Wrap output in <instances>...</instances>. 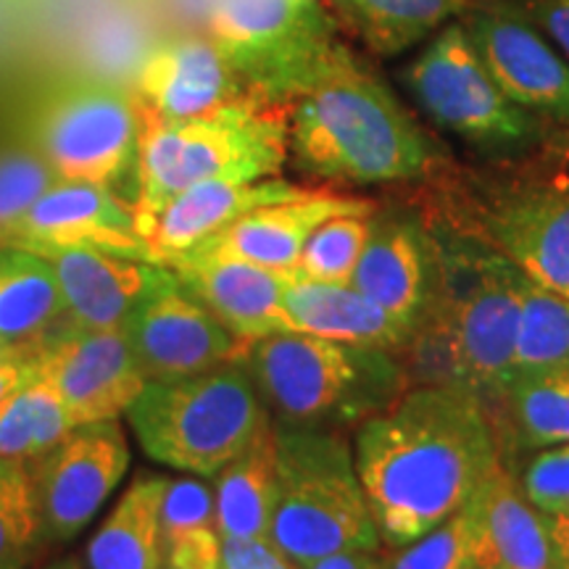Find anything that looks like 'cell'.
Returning <instances> with one entry per match:
<instances>
[{"mask_svg":"<svg viewBox=\"0 0 569 569\" xmlns=\"http://www.w3.org/2000/svg\"><path fill=\"white\" fill-rule=\"evenodd\" d=\"M480 569H498V567H480Z\"/></svg>","mask_w":569,"mask_h":569,"instance_id":"cell-48","label":"cell"},{"mask_svg":"<svg viewBox=\"0 0 569 569\" xmlns=\"http://www.w3.org/2000/svg\"><path fill=\"white\" fill-rule=\"evenodd\" d=\"M277 493L274 422L213 478L217 530L222 538H269Z\"/></svg>","mask_w":569,"mask_h":569,"instance_id":"cell-28","label":"cell"},{"mask_svg":"<svg viewBox=\"0 0 569 569\" xmlns=\"http://www.w3.org/2000/svg\"><path fill=\"white\" fill-rule=\"evenodd\" d=\"M515 472L522 493L540 515H557L569 507V440L536 448Z\"/></svg>","mask_w":569,"mask_h":569,"instance_id":"cell-36","label":"cell"},{"mask_svg":"<svg viewBox=\"0 0 569 569\" xmlns=\"http://www.w3.org/2000/svg\"><path fill=\"white\" fill-rule=\"evenodd\" d=\"M375 209L377 203L367 198L338 196L330 190L311 188L309 193L290 198V201L261 206V209L234 219L232 224L211 234L209 240H203L188 253L206 256V259L246 261V264L290 277L301 259L303 246L309 243L319 224L340 217V213H365Z\"/></svg>","mask_w":569,"mask_h":569,"instance_id":"cell-19","label":"cell"},{"mask_svg":"<svg viewBox=\"0 0 569 569\" xmlns=\"http://www.w3.org/2000/svg\"><path fill=\"white\" fill-rule=\"evenodd\" d=\"M138 119L134 219L198 182L267 180L288 163V106L251 98L180 122Z\"/></svg>","mask_w":569,"mask_h":569,"instance_id":"cell-5","label":"cell"},{"mask_svg":"<svg viewBox=\"0 0 569 569\" xmlns=\"http://www.w3.org/2000/svg\"><path fill=\"white\" fill-rule=\"evenodd\" d=\"M161 569H180V567H172V565H167V561H163Z\"/></svg>","mask_w":569,"mask_h":569,"instance_id":"cell-47","label":"cell"},{"mask_svg":"<svg viewBox=\"0 0 569 569\" xmlns=\"http://www.w3.org/2000/svg\"><path fill=\"white\" fill-rule=\"evenodd\" d=\"M127 343L146 380L198 375L238 361L246 343L190 293L172 272L124 325Z\"/></svg>","mask_w":569,"mask_h":569,"instance_id":"cell-16","label":"cell"},{"mask_svg":"<svg viewBox=\"0 0 569 569\" xmlns=\"http://www.w3.org/2000/svg\"><path fill=\"white\" fill-rule=\"evenodd\" d=\"M209 38L253 98L290 106L346 42L322 0H217Z\"/></svg>","mask_w":569,"mask_h":569,"instance_id":"cell-9","label":"cell"},{"mask_svg":"<svg viewBox=\"0 0 569 569\" xmlns=\"http://www.w3.org/2000/svg\"><path fill=\"white\" fill-rule=\"evenodd\" d=\"M42 546L32 469L0 457V569H30Z\"/></svg>","mask_w":569,"mask_h":569,"instance_id":"cell-32","label":"cell"},{"mask_svg":"<svg viewBox=\"0 0 569 569\" xmlns=\"http://www.w3.org/2000/svg\"><path fill=\"white\" fill-rule=\"evenodd\" d=\"M288 161L327 184H403L443 167L438 142L365 61L343 46L288 106Z\"/></svg>","mask_w":569,"mask_h":569,"instance_id":"cell-2","label":"cell"},{"mask_svg":"<svg viewBox=\"0 0 569 569\" xmlns=\"http://www.w3.org/2000/svg\"><path fill=\"white\" fill-rule=\"evenodd\" d=\"M34 367L77 427L122 419L148 382L122 330H88L67 319L38 346Z\"/></svg>","mask_w":569,"mask_h":569,"instance_id":"cell-15","label":"cell"},{"mask_svg":"<svg viewBox=\"0 0 569 569\" xmlns=\"http://www.w3.org/2000/svg\"><path fill=\"white\" fill-rule=\"evenodd\" d=\"M140 119L130 88L84 74L48 82L27 111V138L61 180L113 188L138 163Z\"/></svg>","mask_w":569,"mask_h":569,"instance_id":"cell-10","label":"cell"},{"mask_svg":"<svg viewBox=\"0 0 569 569\" xmlns=\"http://www.w3.org/2000/svg\"><path fill=\"white\" fill-rule=\"evenodd\" d=\"M163 561L180 569H222V536L217 528L184 532L163 546Z\"/></svg>","mask_w":569,"mask_h":569,"instance_id":"cell-38","label":"cell"},{"mask_svg":"<svg viewBox=\"0 0 569 569\" xmlns=\"http://www.w3.org/2000/svg\"><path fill=\"white\" fill-rule=\"evenodd\" d=\"M130 92L138 113L169 122L203 117L253 98L206 32L163 34L142 59Z\"/></svg>","mask_w":569,"mask_h":569,"instance_id":"cell-17","label":"cell"},{"mask_svg":"<svg viewBox=\"0 0 569 569\" xmlns=\"http://www.w3.org/2000/svg\"><path fill=\"white\" fill-rule=\"evenodd\" d=\"M124 419L148 459L206 480L217 478L272 425L240 361L148 380Z\"/></svg>","mask_w":569,"mask_h":569,"instance_id":"cell-7","label":"cell"},{"mask_svg":"<svg viewBox=\"0 0 569 569\" xmlns=\"http://www.w3.org/2000/svg\"><path fill=\"white\" fill-rule=\"evenodd\" d=\"M443 261L432 317L403 353L411 386H448L490 411L507 388L528 277L503 253L451 219L430 222Z\"/></svg>","mask_w":569,"mask_h":569,"instance_id":"cell-3","label":"cell"},{"mask_svg":"<svg viewBox=\"0 0 569 569\" xmlns=\"http://www.w3.org/2000/svg\"><path fill=\"white\" fill-rule=\"evenodd\" d=\"M351 284L417 336L436 311L443 284V261L430 219L401 206L386 211L377 206Z\"/></svg>","mask_w":569,"mask_h":569,"instance_id":"cell-14","label":"cell"},{"mask_svg":"<svg viewBox=\"0 0 569 569\" xmlns=\"http://www.w3.org/2000/svg\"><path fill=\"white\" fill-rule=\"evenodd\" d=\"M238 361L277 427L346 432L411 388L403 356L303 332L246 343Z\"/></svg>","mask_w":569,"mask_h":569,"instance_id":"cell-4","label":"cell"},{"mask_svg":"<svg viewBox=\"0 0 569 569\" xmlns=\"http://www.w3.org/2000/svg\"><path fill=\"white\" fill-rule=\"evenodd\" d=\"M351 443L388 549H401L469 507L503 461L486 403L448 386H411L356 427Z\"/></svg>","mask_w":569,"mask_h":569,"instance_id":"cell-1","label":"cell"},{"mask_svg":"<svg viewBox=\"0 0 569 569\" xmlns=\"http://www.w3.org/2000/svg\"><path fill=\"white\" fill-rule=\"evenodd\" d=\"M42 569H82V561L74 559V557H67V559H56L51 565H46Z\"/></svg>","mask_w":569,"mask_h":569,"instance_id":"cell-45","label":"cell"},{"mask_svg":"<svg viewBox=\"0 0 569 569\" xmlns=\"http://www.w3.org/2000/svg\"><path fill=\"white\" fill-rule=\"evenodd\" d=\"M553 367H569V298L528 280L522 290V317L511 377Z\"/></svg>","mask_w":569,"mask_h":569,"instance_id":"cell-30","label":"cell"},{"mask_svg":"<svg viewBox=\"0 0 569 569\" xmlns=\"http://www.w3.org/2000/svg\"><path fill=\"white\" fill-rule=\"evenodd\" d=\"M549 528L553 559H569V507L557 515H543Z\"/></svg>","mask_w":569,"mask_h":569,"instance_id":"cell-43","label":"cell"},{"mask_svg":"<svg viewBox=\"0 0 569 569\" xmlns=\"http://www.w3.org/2000/svg\"><path fill=\"white\" fill-rule=\"evenodd\" d=\"M159 525L163 546L169 540L184 536V532L217 528V498L213 486L198 475H184V478H169L163 488Z\"/></svg>","mask_w":569,"mask_h":569,"instance_id":"cell-35","label":"cell"},{"mask_svg":"<svg viewBox=\"0 0 569 569\" xmlns=\"http://www.w3.org/2000/svg\"><path fill=\"white\" fill-rule=\"evenodd\" d=\"M38 377V367L32 361H17V365H3L0 367V401H6L11 393H17L19 388H24L27 382H32Z\"/></svg>","mask_w":569,"mask_h":569,"instance_id":"cell-42","label":"cell"},{"mask_svg":"<svg viewBox=\"0 0 569 569\" xmlns=\"http://www.w3.org/2000/svg\"><path fill=\"white\" fill-rule=\"evenodd\" d=\"M167 475L138 472L88 540L82 569H161L159 507Z\"/></svg>","mask_w":569,"mask_h":569,"instance_id":"cell-25","label":"cell"},{"mask_svg":"<svg viewBox=\"0 0 569 569\" xmlns=\"http://www.w3.org/2000/svg\"><path fill=\"white\" fill-rule=\"evenodd\" d=\"M34 253L46 256L56 269L67 322L88 330H119L124 319L172 277V269L156 261L98 248H38Z\"/></svg>","mask_w":569,"mask_h":569,"instance_id":"cell-20","label":"cell"},{"mask_svg":"<svg viewBox=\"0 0 569 569\" xmlns=\"http://www.w3.org/2000/svg\"><path fill=\"white\" fill-rule=\"evenodd\" d=\"M401 84L427 122L493 161L528 156L549 138V122L498 88L459 19L419 46Z\"/></svg>","mask_w":569,"mask_h":569,"instance_id":"cell-8","label":"cell"},{"mask_svg":"<svg viewBox=\"0 0 569 569\" xmlns=\"http://www.w3.org/2000/svg\"><path fill=\"white\" fill-rule=\"evenodd\" d=\"M34 353H38L34 348L13 343L9 338H0V367L17 365V361H32Z\"/></svg>","mask_w":569,"mask_h":569,"instance_id":"cell-44","label":"cell"},{"mask_svg":"<svg viewBox=\"0 0 569 569\" xmlns=\"http://www.w3.org/2000/svg\"><path fill=\"white\" fill-rule=\"evenodd\" d=\"M38 380V377H34ZM34 380L0 401V457L32 465L38 459V390Z\"/></svg>","mask_w":569,"mask_h":569,"instance_id":"cell-37","label":"cell"},{"mask_svg":"<svg viewBox=\"0 0 569 569\" xmlns=\"http://www.w3.org/2000/svg\"><path fill=\"white\" fill-rule=\"evenodd\" d=\"M375 211L340 213V217H332L319 224L309 243L303 246V253L293 272H290V280L351 284L369 240Z\"/></svg>","mask_w":569,"mask_h":569,"instance_id":"cell-31","label":"cell"},{"mask_svg":"<svg viewBox=\"0 0 569 569\" xmlns=\"http://www.w3.org/2000/svg\"><path fill=\"white\" fill-rule=\"evenodd\" d=\"M130 440L119 419L74 427L46 457L32 461L42 543L80 538L130 472Z\"/></svg>","mask_w":569,"mask_h":569,"instance_id":"cell-12","label":"cell"},{"mask_svg":"<svg viewBox=\"0 0 569 569\" xmlns=\"http://www.w3.org/2000/svg\"><path fill=\"white\" fill-rule=\"evenodd\" d=\"M386 559V569H480L486 567V546L482 530L469 503L438 528L411 540Z\"/></svg>","mask_w":569,"mask_h":569,"instance_id":"cell-33","label":"cell"},{"mask_svg":"<svg viewBox=\"0 0 569 569\" xmlns=\"http://www.w3.org/2000/svg\"><path fill=\"white\" fill-rule=\"evenodd\" d=\"M490 419L509 422L517 451L567 443L569 440V367L519 372L503 388Z\"/></svg>","mask_w":569,"mask_h":569,"instance_id":"cell-29","label":"cell"},{"mask_svg":"<svg viewBox=\"0 0 569 569\" xmlns=\"http://www.w3.org/2000/svg\"><path fill=\"white\" fill-rule=\"evenodd\" d=\"M61 177L34 148H0V243Z\"/></svg>","mask_w":569,"mask_h":569,"instance_id":"cell-34","label":"cell"},{"mask_svg":"<svg viewBox=\"0 0 569 569\" xmlns=\"http://www.w3.org/2000/svg\"><path fill=\"white\" fill-rule=\"evenodd\" d=\"M465 230L503 253L538 288L569 298V177L480 184Z\"/></svg>","mask_w":569,"mask_h":569,"instance_id":"cell-11","label":"cell"},{"mask_svg":"<svg viewBox=\"0 0 569 569\" xmlns=\"http://www.w3.org/2000/svg\"><path fill=\"white\" fill-rule=\"evenodd\" d=\"M459 21L511 101L543 122L569 127V61L519 0H467Z\"/></svg>","mask_w":569,"mask_h":569,"instance_id":"cell-13","label":"cell"},{"mask_svg":"<svg viewBox=\"0 0 569 569\" xmlns=\"http://www.w3.org/2000/svg\"><path fill=\"white\" fill-rule=\"evenodd\" d=\"M519 6L569 61V0H519Z\"/></svg>","mask_w":569,"mask_h":569,"instance_id":"cell-40","label":"cell"},{"mask_svg":"<svg viewBox=\"0 0 569 569\" xmlns=\"http://www.w3.org/2000/svg\"><path fill=\"white\" fill-rule=\"evenodd\" d=\"M284 315L290 332L317 336L338 343L382 348L403 356L409 351L411 330L380 309L353 284H322L288 280Z\"/></svg>","mask_w":569,"mask_h":569,"instance_id":"cell-23","label":"cell"},{"mask_svg":"<svg viewBox=\"0 0 569 569\" xmlns=\"http://www.w3.org/2000/svg\"><path fill=\"white\" fill-rule=\"evenodd\" d=\"M3 243L30 248H98L132 259L153 261L138 230L134 206L113 188L92 182L59 180L24 213ZM159 264V261H156Z\"/></svg>","mask_w":569,"mask_h":569,"instance_id":"cell-18","label":"cell"},{"mask_svg":"<svg viewBox=\"0 0 569 569\" xmlns=\"http://www.w3.org/2000/svg\"><path fill=\"white\" fill-rule=\"evenodd\" d=\"M486 546V567L553 569L546 517L525 498L515 472L498 465L472 498Z\"/></svg>","mask_w":569,"mask_h":569,"instance_id":"cell-24","label":"cell"},{"mask_svg":"<svg viewBox=\"0 0 569 569\" xmlns=\"http://www.w3.org/2000/svg\"><path fill=\"white\" fill-rule=\"evenodd\" d=\"M303 569H386V559L380 557V551H346L319 559Z\"/></svg>","mask_w":569,"mask_h":569,"instance_id":"cell-41","label":"cell"},{"mask_svg":"<svg viewBox=\"0 0 569 569\" xmlns=\"http://www.w3.org/2000/svg\"><path fill=\"white\" fill-rule=\"evenodd\" d=\"M184 288L243 343L290 332L284 315L288 274L261 269L246 261L206 259L184 253L169 261Z\"/></svg>","mask_w":569,"mask_h":569,"instance_id":"cell-22","label":"cell"},{"mask_svg":"<svg viewBox=\"0 0 569 569\" xmlns=\"http://www.w3.org/2000/svg\"><path fill=\"white\" fill-rule=\"evenodd\" d=\"M67 319L59 277L46 256L0 243V338L34 348Z\"/></svg>","mask_w":569,"mask_h":569,"instance_id":"cell-27","label":"cell"},{"mask_svg":"<svg viewBox=\"0 0 569 569\" xmlns=\"http://www.w3.org/2000/svg\"><path fill=\"white\" fill-rule=\"evenodd\" d=\"M222 569H301L269 538H222Z\"/></svg>","mask_w":569,"mask_h":569,"instance_id":"cell-39","label":"cell"},{"mask_svg":"<svg viewBox=\"0 0 569 569\" xmlns=\"http://www.w3.org/2000/svg\"><path fill=\"white\" fill-rule=\"evenodd\" d=\"M269 540L301 569L336 553L382 549L353 443L343 430L277 427Z\"/></svg>","mask_w":569,"mask_h":569,"instance_id":"cell-6","label":"cell"},{"mask_svg":"<svg viewBox=\"0 0 569 569\" xmlns=\"http://www.w3.org/2000/svg\"><path fill=\"white\" fill-rule=\"evenodd\" d=\"M553 569H569V559H553Z\"/></svg>","mask_w":569,"mask_h":569,"instance_id":"cell-46","label":"cell"},{"mask_svg":"<svg viewBox=\"0 0 569 569\" xmlns=\"http://www.w3.org/2000/svg\"><path fill=\"white\" fill-rule=\"evenodd\" d=\"M298 182L282 177H267L256 182L209 180L184 188L180 193L161 203L159 209L138 219V230L146 240L153 261L169 264L177 256L193 251L211 234L224 230L234 219L246 217L261 206L290 201L309 193Z\"/></svg>","mask_w":569,"mask_h":569,"instance_id":"cell-21","label":"cell"},{"mask_svg":"<svg viewBox=\"0 0 569 569\" xmlns=\"http://www.w3.org/2000/svg\"><path fill=\"white\" fill-rule=\"evenodd\" d=\"M343 30L377 59L409 53L459 19L467 0H322Z\"/></svg>","mask_w":569,"mask_h":569,"instance_id":"cell-26","label":"cell"}]
</instances>
